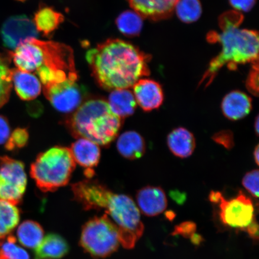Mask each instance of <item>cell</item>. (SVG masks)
Masks as SVG:
<instances>
[{
  "mask_svg": "<svg viewBox=\"0 0 259 259\" xmlns=\"http://www.w3.org/2000/svg\"><path fill=\"white\" fill-rule=\"evenodd\" d=\"M93 76L106 90L128 89L150 74V58L129 42L111 38L87 52Z\"/></svg>",
  "mask_w": 259,
  "mask_h": 259,
  "instance_id": "6da1fadb",
  "label": "cell"
},
{
  "mask_svg": "<svg viewBox=\"0 0 259 259\" xmlns=\"http://www.w3.org/2000/svg\"><path fill=\"white\" fill-rule=\"evenodd\" d=\"M243 19L244 17L239 12H227L220 18L221 32H212L208 34V39L219 43L222 50L210 61L200 83H205L206 87L210 85L224 66L235 70L238 65L258 64V32L239 28Z\"/></svg>",
  "mask_w": 259,
  "mask_h": 259,
  "instance_id": "7a4b0ae2",
  "label": "cell"
},
{
  "mask_svg": "<svg viewBox=\"0 0 259 259\" xmlns=\"http://www.w3.org/2000/svg\"><path fill=\"white\" fill-rule=\"evenodd\" d=\"M66 124L74 137L106 147L117 137L122 119L112 112L105 100L92 99L81 105Z\"/></svg>",
  "mask_w": 259,
  "mask_h": 259,
  "instance_id": "3957f363",
  "label": "cell"
},
{
  "mask_svg": "<svg viewBox=\"0 0 259 259\" xmlns=\"http://www.w3.org/2000/svg\"><path fill=\"white\" fill-rule=\"evenodd\" d=\"M75 166L70 149L56 146L38 155L30 174L42 192H53L69 183Z\"/></svg>",
  "mask_w": 259,
  "mask_h": 259,
  "instance_id": "277c9868",
  "label": "cell"
},
{
  "mask_svg": "<svg viewBox=\"0 0 259 259\" xmlns=\"http://www.w3.org/2000/svg\"><path fill=\"white\" fill-rule=\"evenodd\" d=\"M43 54L42 63L36 72L44 87L79 79L74 64L72 49L67 45L53 41L35 39Z\"/></svg>",
  "mask_w": 259,
  "mask_h": 259,
  "instance_id": "5b68a950",
  "label": "cell"
},
{
  "mask_svg": "<svg viewBox=\"0 0 259 259\" xmlns=\"http://www.w3.org/2000/svg\"><path fill=\"white\" fill-rule=\"evenodd\" d=\"M80 245L96 257H106L117 250L119 244L118 228L106 214L96 217L82 228Z\"/></svg>",
  "mask_w": 259,
  "mask_h": 259,
  "instance_id": "8992f818",
  "label": "cell"
},
{
  "mask_svg": "<svg viewBox=\"0 0 259 259\" xmlns=\"http://www.w3.org/2000/svg\"><path fill=\"white\" fill-rule=\"evenodd\" d=\"M23 163L7 156L0 158V200L21 202L27 187Z\"/></svg>",
  "mask_w": 259,
  "mask_h": 259,
  "instance_id": "52a82bcc",
  "label": "cell"
},
{
  "mask_svg": "<svg viewBox=\"0 0 259 259\" xmlns=\"http://www.w3.org/2000/svg\"><path fill=\"white\" fill-rule=\"evenodd\" d=\"M218 203L220 219L226 226L244 231L255 219L253 204L242 191L230 200L222 195Z\"/></svg>",
  "mask_w": 259,
  "mask_h": 259,
  "instance_id": "ba28073f",
  "label": "cell"
},
{
  "mask_svg": "<svg viewBox=\"0 0 259 259\" xmlns=\"http://www.w3.org/2000/svg\"><path fill=\"white\" fill-rule=\"evenodd\" d=\"M45 97L57 111L70 113L79 108L85 96V91L76 82H65L44 87Z\"/></svg>",
  "mask_w": 259,
  "mask_h": 259,
  "instance_id": "9c48e42d",
  "label": "cell"
},
{
  "mask_svg": "<svg viewBox=\"0 0 259 259\" xmlns=\"http://www.w3.org/2000/svg\"><path fill=\"white\" fill-rule=\"evenodd\" d=\"M34 22L25 15L10 17L1 28V36L6 48L15 50L26 41L38 37Z\"/></svg>",
  "mask_w": 259,
  "mask_h": 259,
  "instance_id": "30bf717a",
  "label": "cell"
},
{
  "mask_svg": "<svg viewBox=\"0 0 259 259\" xmlns=\"http://www.w3.org/2000/svg\"><path fill=\"white\" fill-rule=\"evenodd\" d=\"M35 39L36 38L26 41L9 53V58L22 72L35 73L41 65L43 54Z\"/></svg>",
  "mask_w": 259,
  "mask_h": 259,
  "instance_id": "8fae6325",
  "label": "cell"
},
{
  "mask_svg": "<svg viewBox=\"0 0 259 259\" xmlns=\"http://www.w3.org/2000/svg\"><path fill=\"white\" fill-rule=\"evenodd\" d=\"M136 101L145 112L157 109L164 100L163 90L159 83L153 80L142 79L134 86Z\"/></svg>",
  "mask_w": 259,
  "mask_h": 259,
  "instance_id": "7c38bea8",
  "label": "cell"
},
{
  "mask_svg": "<svg viewBox=\"0 0 259 259\" xmlns=\"http://www.w3.org/2000/svg\"><path fill=\"white\" fill-rule=\"evenodd\" d=\"M70 149L75 163L85 168V176L91 179L95 174L94 168L99 164L101 155L99 145L88 139L80 138Z\"/></svg>",
  "mask_w": 259,
  "mask_h": 259,
  "instance_id": "4fadbf2b",
  "label": "cell"
},
{
  "mask_svg": "<svg viewBox=\"0 0 259 259\" xmlns=\"http://www.w3.org/2000/svg\"><path fill=\"white\" fill-rule=\"evenodd\" d=\"M137 201L139 210L147 217H155L164 211L167 200L164 191L159 187L147 186L138 191Z\"/></svg>",
  "mask_w": 259,
  "mask_h": 259,
  "instance_id": "5bb4252c",
  "label": "cell"
},
{
  "mask_svg": "<svg viewBox=\"0 0 259 259\" xmlns=\"http://www.w3.org/2000/svg\"><path fill=\"white\" fill-rule=\"evenodd\" d=\"M130 5L142 18L153 21L166 19L172 14L178 0H128Z\"/></svg>",
  "mask_w": 259,
  "mask_h": 259,
  "instance_id": "9a60e30c",
  "label": "cell"
},
{
  "mask_svg": "<svg viewBox=\"0 0 259 259\" xmlns=\"http://www.w3.org/2000/svg\"><path fill=\"white\" fill-rule=\"evenodd\" d=\"M251 97L239 91L229 93L223 99L222 110L226 118L237 121L245 117L251 111Z\"/></svg>",
  "mask_w": 259,
  "mask_h": 259,
  "instance_id": "2e32d148",
  "label": "cell"
},
{
  "mask_svg": "<svg viewBox=\"0 0 259 259\" xmlns=\"http://www.w3.org/2000/svg\"><path fill=\"white\" fill-rule=\"evenodd\" d=\"M12 71V83L14 84L16 93L19 98L25 101H30L40 95L41 86L36 76L18 69Z\"/></svg>",
  "mask_w": 259,
  "mask_h": 259,
  "instance_id": "e0dca14e",
  "label": "cell"
},
{
  "mask_svg": "<svg viewBox=\"0 0 259 259\" xmlns=\"http://www.w3.org/2000/svg\"><path fill=\"white\" fill-rule=\"evenodd\" d=\"M167 142L171 153L179 158L189 157L195 150V138L184 127L173 130L167 136Z\"/></svg>",
  "mask_w": 259,
  "mask_h": 259,
  "instance_id": "ac0fdd59",
  "label": "cell"
},
{
  "mask_svg": "<svg viewBox=\"0 0 259 259\" xmlns=\"http://www.w3.org/2000/svg\"><path fill=\"white\" fill-rule=\"evenodd\" d=\"M116 147L119 154L128 160L141 158L146 150L144 139L135 131L125 132L119 136Z\"/></svg>",
  "mask_w": 259,
  "mask_h": 259,
  "instance_id": "d6986e66",
  "label": "cell"
},
{
  "mask_svg": "<svg viewBox=\"0 0 259 259\" xmlns=\"http://www.w3.org/2000/svg\"><path fill=\"white\" fill-rule=\"evenodd\" d=\"M69 250V245L63 237L50 234L45 236L35 248V255L37 259H59L66 255Z\"/></svg>",
  "mask_w": 259,
  "mask_h": 259,
  "instance_id": "ffe728a7",
  "label": "cell"
},
{
  "mask_svg": "<svg viewBox=\"0 0 259 259\" xmlns=\"http://www.w3.org/2000/svg\"><path fill=\"white\" fill-rule=\"evenodd\" d=\"M108 101L112 112L122 119L134 114L137 106L134 93L128 89L113 90Z\"/></svg>",
  "mask_w": 259,
  "mask_h": 259,
  "instance_id": "44dd1931",
  "label": "cell"
},
{
  "mask_svg": "<svg viewBox=\"0 0 259 259\" xmlns=\"http://www.w3.org/2000/svg\"><path fill=\"white\" fill-rule=\"evenodd\" d=\"M64 21V17L61 13L53 8L44 7L35 13L34 24L36 30L45 36L53 33Z\"/></svg>",
  "mask_w": 259,
  "mask_h": 259,
  "instance_id": "7402d4cb",
  "label": "cell"
},
{
  "mask_svg": "<svg viewBox=\"0 0 259 259\" xmlns=\"http://www.w3.org/2000/svg\"><path fill=\"white\" fill-rule=\"evenodd\" d=\"M20 212L15 204L0 200V245L18 226Z\"/></svg>",
  "mask_w": 259,
  "mask_h": 259,
  "instance_id": "603a6c76",
  "label": "cell"
},
{
  "mask_svg": "<svg viewBox=\"0 0 259 259\" xmlns=\"http://www.w3.org/2000/svg\"><path fill=\"white\" fill-rule=\"evenodd\" d=\"M44 231L38 223L27 220L19 226L17 236L19 242L29 248H37L44 239Z\"/></svg>",
  "mask_w": 259,
  "mask_h": 259,
  "instance_id": "cb8c5ba5",
  "label": "cell"
},
{
  "mask_svg": "<svg viewBox=\"0 0 259 259\" xmlns=\"http://www.w3.org/2000/svg\"><path fill=\"white\" fill-rule=\"evenodd\" d=\"M116 24L122 34L126 36L134 37L140 34L143 21L142 16L137 12L126 11L116 18Z\"/></svg>",
  "mask_w": 259,
  "mask_h": 259,
  "instance_id": "d4e9b609",
  "label": "cell"
},
{
  "mask_svg": "<svg viewBox=\"0 0 259 259\" xmlns=\"http://www.w3.org/2000/svg\"><path fill=\"white\" fill-rule=\"evenodd\" d=\"M11 58L0 53V108L8 102L12 89Z\"/></svg>",
  "mask_w": 259,
  "mask_h": 259,
  "instance_id": "484cf974",
  "label": "cell"
},
{
  "mask_svg": "<svg viewBox=\"0 0 259 259\" xmlns=\"http://www.w3.org/2000/svg\"><path fill=\"white\" fill-rule=\"evenodd\" d=\"M174 10L178 18L188 24L196 21L202 14L199 0H178Z\"/></svg>",
  "mask_w": 259,
  "mask_h": 259,
  "instance_id": "4316f807",
  "label": "cell"
},
{
  "mask_svg": "<svg viewBox=\"0 0 259 259\" xmlns=\"http://www.w3.org/2000/svg\"><path fill=\"white\" fill-rule=\"evenodd\" d=\"M0 259H30V255L16 244L14 236L10 235L0 245Z\"/></svg>",
  "mask_w": 259,
  "mask_h": 259,
  "instance_id": "83f0119b",
  "label": "cell"
},
{
  "mask_svg": "<svg viewBox=\"0 0 259 259\" xmlns=\"http://www.w3.org/2000/svg\"><path fill=\"white\" fill-rule=\"evenodd\" d=\"M29 134L27 129L16 128L10 135L8 141L6 143L5 147L9 151L23 148L27 144Z\"/></svg>",
  "mask_w": 259,
  "mask_h": 259,
  "instance_id": "f1b7e54d",
  "label": "cell"
},
{
  "mask_svg": "<svg viewBox=\"0 0 259 259\" xmlns=\"http://www.w3.org/2000/svg\"><path fill=\"white\" fill-rule=\"evenodd\" d=\"M258 170H253L246 174L242 184L245 189L255 198L258 197Z\"/></svg>",
  "mask_w": 259,
  "mask_h": 259,
  "instance_id": "f546056e",
  "label": "cell"
},
{
  "mask_svg": "<svg viewBox=\"0 0 259 259\" xmlns=\"http://www.w3.org/2000/svg\"><path fill=\"white\" fill-rule=\"evenodd\" d=\"M212 138L216 143L223 145L228 150H231L234 147L235 144L234 135L231 131L226 130V131H220L213 135Z\"/></svg>",
  "mask_w": 259,
  "mask_h": 259,
  "instance_id": "4dcf8cb0",
  "label": "cell"
},
{
  "mask_svg": "<svg viewBox=\"0 0 259 259\" xmlns=\"http://www.w3.org/2000/svg\"><path fill=\"white\" fill-rule=\"evenodd\" d=\"M196 230V225L192 222H186L178 225L175 229L174 235H180L185 238L192 239Z\"/></svg>",
  "mask_w": 259,
  "mask_h": 259,
  "instance_id": "1f68e13d",
  "label": "cell"
},
{
  "mask_svg": "<svg viewBox=\"0 0 259 259\" xmlns=\"http://www.w3.org/2000/svg\"><path fill=\"white\" fill-rule=\"evenodd\" d=\"M247 87L252 95L258 96V64L253 65V69L247 80Z\"/></svg>",
  "mask_w": 259,
  "mask_h": 259,
  "instance_id": "d6a6232c",
  "label": "cell"
},
{
  "mask_svg": "<svg viewBox=\"0 0 259 259\" xmlns=\"http://www.w3.org/2000/svg\"><path fill=\"white\" fill-rule=\"evenodd\" d=\"M230 4L235 10L242 12H248L253 8L256 0H229Z\"/></svg>",
  "mask_w": 259,
  "mask_h": 259,
  "instance_id": "836d02e7",
  "label": "cell"
},
{
  "mask_svg": "<svg viewBox=\"0 0 259 259\" xmlns=\"http://www.w3.org/2000/svg\"><path fill=\"white\" fill-rule=\"evenodd\" d=\"M11 135V127L8 119L5 116L0 115V145L7 142Z\"/></svg>",
  "mask_w": 259,
  "mask_h": 259,
  "instance_id": "e575fe53",
  "label": "cell"
},
{
  "mask_svg": "<svg viewBox=\"0 0 259 259\" xmlns=\"http://www.w3.org/2000/svg\"><path fill=\"white\" fill-rule=\"evenodd\" d=\"M244 231L247 232L252 239L257 241L258 239V226L256 220L254 219L251 224L245 229Z\"/></svg>",
  "mask_w": 259,
  "mask_h": 259,
  "instance_id": "d590c367",
  "label": "cell"
},
{
  "mask_svg": "<svg viewBox=\"0 0 259 259\" xmlns=\"http://www.w3.org/2000/svg\"><path fill=\"white\" fill-rule=\"evenodd\" d=\"M254 157L255 163L257 165L259 164V145H257L256 147L255 148L254 151Z\"/></svg>",
  "mask_w": 259,
  "mask_h": 259,
  "instance_id": "8d00e7d4",
  "label": "cell"
},
{
  "mask_svg": "<svg viewBox=\"0 0 259 259\" xmlns=\"http://www.w3.org/2000/svg\"><path fill=\"white\" fill-rule=\"evenodd\" d=\"M254 128L255 133H256V135H258L259 133V118L258 116H257L256 118H255V121L254 123Z\"/></svg>",
  "mask_w": 259,
  "mask_h": 259,
  "instance_id": "74e56055",
  "label": "cell"
},
{
  "mask_svg": "<svg viewBox=\"0 0 259 259\" xmlns=\"http://www.w3.org/2000/svg\"><path fill=\"white\" fill-rule=\"evenodd\" d=\"M16 1L24 2L26 1V0H16Z\"/></svg>",
  "mask_w": 259,
  "mask_h": 259,
  "instance_id": "f35d334b",
  "label": "cell"
}]
</instances>
